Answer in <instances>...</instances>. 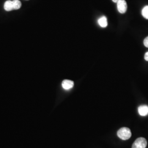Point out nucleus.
Here are the masks:
<instances>
[{
	"mask_svg": "<svg viewBox=\"0 0 148 148\" xmlns=\"http://www.w3.org/2000/svg\"><path fill=\"white\" fill-rule=\"evenodd\" d=\"M117 6L118 11L121 14L126 13L127 11V5L125 0H119L117 2Z\"/></svg>",
	"mask_w": 148,
	"mask_h": 148,
	"instance_id": "obj_3",
	"label": "nucleus"
},
{
	"mask_svg": "<svg viewBox=\"0 0 148 148\" xmlns=\"http://www.w3.org/2000/svg\"><path fill=\"white\" fill-rule=\"evenodd\" d=\"M4 8L6 11H11L14 10L13 1L8 0L5 1L4 5Z\"/></svg>",
	"mask_w": 148,
	"mask_h": 148,
	"instance_id": "obj_6",
	"label": "nucleus"
},
{
	"mask_svg": "<svg viewBox=\"0 0 148 148\" xmlns=\"http://www.w3.org/2000/svg\"><path fill=\"white\" fill-rule=\"evenodd\" d=\"M147 145V141L145 138H138L133 143L132 148H145Z\"/></svg>",
	"mask_w": 148,
	"mask_h": 148,
	"instance_id": "obj_2",
	"label": "nucleus"
},
{
	"mask_svg": "<svg viewBox=\"0 0 148 148\" xmlns=\"http://www.w3.org/2000/svg\"><path fill=\"white\" fill-rule=\"evenodd\" d=\"M142 14L144 18L148 19V5H146L143 8Z\"/></svg>",
	"mask_w": 148,
	"mask_h": 148,
	"instance_id": "obj_9",
	"label": "nucleus"
},
{
	"mask_svg": "<svg viewBox=\"0 0 148 148\" xmlns=\"http://www.w3.org/2000/svg\"><path fill=\"white\" fill-rule=\"evenodd\" d=\"M114 2H115V3H117L119 0H112Z\"/></svg>",
	"mask_w": 148,
	"mask_h": 148,
	"instance_id": "obj_12",
	"label": "nucleus"
},
{
	"mask_svg": "<svg viewBox=\"0 0 148 148\" xmlns=\"http://www.w3.org/2000/svg\"><path fill=\"white\" fill-rule=\"evenodd\" d=\"M144 45L146 47L148 48V36L146 37L144 40Z\"/></svg>",
	"mask_w": 148,
	"mask_h": 148,
	"instance_id": "obj_10",
	"label": "nucleus"
},
{
	"mask_svg": "<svg viewBox=\"0 0 148 148\" xmlns=\"http://www.w3.org/2000/svg\"><path fill=\"white\" fill-rule=\"evenodd\" d=\"M74 82L69 79H64L62 84V87L65 90H70L74 87Z\"/></svg>",
	"mask_w": 148,
	"mask_h": 148,
	"instance_id": "obj_4",
	"label": "nucleus"
},
{
	"mask_svg": "<svg viewBox=\"0 0 148 148\" xmlns=\"http://www.w3.org/2000/svg\"><path fill=\"white\" fill-rule=\"evenodd\" d=\"M13 3L14 7V10H19L21 7V2L19 0H13Z\"/></svg>",
	"mask_w": 148,
	"mask_h": 148,
	"instance_id": "obj_8",
	"label": "nucleus"
},
{
	"mask_svg": "<svg viewBox=\"0 0 148 148\" xmlns=\"http://www.w3.org/2000/svg\"><path fill=\"white\" fill-rule=\"evenodd\" d=\"M138 112L140 115L145 116L148 115V106L146 105H142L139 106Z\"/></svg>",
	"mask_w": 148,
	"mask_h": 148,
	"instance_id": "obj_5",
	"label": "nucleus"
},
{
	"mask_svg": "<svg viewBox=\"0 0 148 148\" xmlns=\"http://www.w3.org/2000/svg\"><path fill=\"white\" fill-rule=\"evenodd\" d=\"M131 131L127 127H122L117 132V136L122 140H127L131 138Z\"/></svg>",
	"mask_w": 148,
	"mask_h": 148,
	"instance_id": "obj_1",
	"label": "nucleus"
},
{
	"mask_svg": "<svg viewBox=\"0 0 148 148\" xmlns=\"http://www.w3.org/2000/svg\"><path fill=\"white\" fill-rule=\"evenodd\" d=\"M98 24L102 27H106L108 25L107 19L105 16H103L98 19Z\"/></svg>",
	"mask_w": 148,
	"mask_h": 148,
	"instance_id": "obj_7",
	"label": "nucleus"
},
{
	"mask_svg": "<svg viewBox=\"0 0 148 148\" xmlns=\"http://www.w3.org/2000/svg\"><path fill=\"white\" fill-rule=\"evenodd\" d=\"M144 58H145V60L148 61V52H147V53L145 54V56H144Z\"/></svg>",
	"mask_w": 148,
	"mask_h": 148,
	"instance_id": "obj_11",
	"label": "nucleus"
}]
</instances>
